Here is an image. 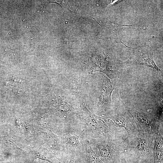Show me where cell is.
I'll return each instance as SVG.
<instances>
[{
  "label": "cell",
  "mask_w": 163,
  "mask_h": 163,
  "mask_svg": "<svg viewBox=\"0 0 163 163\" xmlns=\"http://www.w3.org/2000/svg\"><path fill=\"white\" fill-rule=\"evenodd\" d=\"M141 135L137 138V145L134 148L142 153L149 152L152 148L149 136L146 135Z\"/></svg>",
  "instance_id": "ba28073f"
},
{
  "label": "cell",
  "mask_w": 163,
  "mask_h": 163,
  "mask_svg": "<svg viewBox=\"0 0 163 163\" xmlns=\"http://www.w3.org/2000/svg\"><path fill=\"white\" fill-rule=\"evenodd\" d=\"M121 101L126 109L132 117L138 132L142 135L158 133L159 126L151 118L143 113L127 106L122 100Z\"/></svg>",
  "instance_id": "3957f363"
},
{
  "label": "cell",
  "mask_w": 163,
  "mask_h": 163,
  "mask_svg": "<svg viewBox=\"0 0 163 163\" xmlns=\"http://www.w3.org/2000/svg\"><path fill=\"white\" fill-rule=\"evenodd\" d=\"M74 108L75 110V114L86 124L94 135L97 137L110 136L111 129L103 117L91 112L83 102L78 103Z\"/></svg>",
  "instance_id": "6da1fadb"
},
{
  "label": "cell",
  "mask_w": 163,
  "mask_h": 163,
  "mask_svg": "<svg viewBox=\"0 0 163 163\" xmlns=\"http://www.w3.org/2000/svg\"><path fill=\"white\" fill-rule=\"evenodd\" d=\"M153 152L154 163H162L163 138L161 136H158L155 139Z\"/></svg>",
  "instance_id": "9c48e42d"
},
{
  "label": "cell",
  "mask_w": 163,
  "mask_h": 163,
  "mask_svg": "<svg viewBox=\"0 0 163 163\" xmlns=\"http://www.w3.org/2000/svg\"><path fill=\"white\" fill-rule=\"evenodd\" d=\"M133 58L132 62L138 65H142L150 67L155 71L159 72L160 70L156 65L153 59L143 53L139 52Z\"/></svg>",
  "instance_id": "52a82bcc"
},
{
  "label": "cell",
  "mask_w": 163,
  "mask_h": 163,
  "mask_svg": "<svg viewBox=\"0 0 163 163\" xmlns=\"http://www.w3.org/2000/svg\"><path fill=\"white\" fill-rule=\"evenodd\" d=\"M115 86L110 80L104 76L101 87L98 101L95 108L96 112L100 115H105L110 111L111 106V95Z\"/></svg>",
  "instance_id": "277c9868"
},
{
  "label": "cell",
  "mask_w": 163,
  "mask_h": 163,
  "mask_svg": "<svg viewBox=\"0 0 163 163\" xmlns=\"http://www.w3.org/2000/svg\"><path fill=\"white\" fill-rule=\"evenodd\" d=\"M84 130L78 135L73 136L69 130L64 132L60 137V149L69 155L74 152H85L84 145L81 144L79 141L80 136Z\"/></svg>",
  "instance_id": "5b68a950"
},
{
  "label": "cell",
  "mask_w": 163,
  "mask_h": 163,
  "mask_svg": "<svg viewBox=\"0 0 163 163\" xmlns=\"http://www.w3.org/2000/svg\"><path fill=\"white\" fill-rule=\"evenodd\" d=\"M85 151L76 152L69 154L70 160L69 163H87Z\"/></svg>",
  "instance_id": "8fae6325"
},
{
  "label": "cell",
  "mask_w": 163,
  "mask_h": 163,
  "mask_svg": "<svg viewBox=\"0 0 163 163\" xmlns=\"http://www.w3.org/2000/svg\"><path fill=\"white\" fill-rule=\"evenodd\" d=\"M103 117L110 128L111 126H114L124 128L128 133V137L136 134L137 130L134 124L129 119L123 116L113 115Z\"/></svg>",
  "instance_id": "8992f818"
},
{
  "label": "cell",
  "mask_w": 163,
  "mask_h": 163,
  "mask_svg": "<svg viewBox=\"0 0 163 163\" xmlns=\"http://www.w3.org/2000/svg\"><path fill=\"white\" fill-rule=\"evenodd\" d=\"M83 144L85 149L87 163H104L93 150L89 141L85 140Z\"/></svg>",
  "instance_id": "30bf717a"
},
{
  "label": "cell",
  "mask_w": 163,
  "mask_h": 163,
  "mask_svg": "<svg viewBox=\"0 0 163 163\" xmlns=\"http://www.w3.org/2000/svg\"><path fill=\"white\" fill-rule=\"evenodd\" d=\"M110 138V136H99L89 141L91 146L98 149L97 155L99 158L106 163L113 162L120 145Z\"/></svg>",
  "instance_id": "7a4b0ae2"
}]
</instances>
